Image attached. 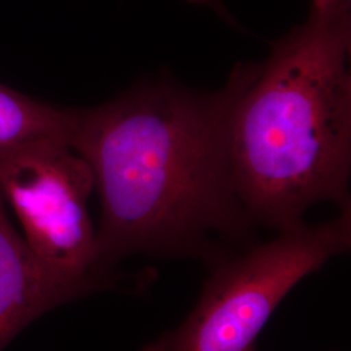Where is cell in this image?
<instances>
[{"label": "cell", "mask_w": 351, "mask_h": 351, "mask_svg": "<svg viewBox=\"0 0 351 351\" xmlns=\"http://www.w3.org/2000/svg\"><path fill=\"white\" fill-rule=\"evenodd\" d=\"M261 63L233 66L226 85L198 90L169 75L142 80L112 101L75 108L71 147L101 199L95 272L133 255L198 259L208 267L256 243L234 191L230 129Z\"/></svg>", "instance_id": "1"}, {"label": "cell", "mask_w": 351, "mask_h": 351, "mask_svg": "<svg viewBox=\"0 0 351 351\" xmlns=\"http://www.w3.org/2000/svg\"><path fill=\"white\" fill-rule=\"evenodd\" d=\"M351 0H310L241 95L230 129L234 191L256 226H300L350 206Z\"/></svg>", "instance_id": "2"}, {"label": "cell", "mask_w": 351, "mask_h": 351, "mask_svg": "<svg viewBox=\"0 0 351 351\" xmlns=\"http://www.w3.org/2000/svg\"><path fill=\"white\" fill-rule=\"evenodd\" d=\"M350 247L351 204L326 223H302L232 252L210 265L188 317L139 351H256L259 335L289 293Z\"/></svg>", "instance_id": "3"}, {"label": "cell", "mask_w": 351, "mask_h": 351, "mask_svg": "<svg viewBox=\"0 0 351 351\" xmlns=\"http://www.w3.org/2000/svg\"><path fill=\"white\" fill-rule=\"evenodd\" d=\"M94 177L85 159L62 141H40L0 152V193L38 259L60 276L112 289L123 276L95 272L97 229L88 203Z\"/></svg>", "instance_id": "4"}, {"label": "cell", "mask_w": 351, "mask_h": 351, "mask_svg": "<svg viewBox=\"0 0 351 351\" xmlns=\"http://www.w3.org/2000/svg\"><path fill=\"white\" fill-rule=\"evenodd\" d=\"M110 285L60 276L42 263L11 224L0 193V351L55 307Z\"/></svg>", "instance_id": "5"}, {"label": "cell", "mask_w": 351, "mask_h": 351, "mask_svg": "<svg viewBox=\"0 0 351 351\" xmlns=\"http://www.w3.org/2000/svg\"><path fill=\"white\" fill-rule=\"evenodd\" d=\"M75 116V108L38 101L0 84V152L40 141L71 146Z\"/></svg>", "instance_id": "6"}, {"label": "cell", "mask_w": 351, "mask_h": 351, "mask_svg": "<svg viewBox=\"0 0 351 351\" xmlns=\"http://www.w3.org/2000/svg\"><path fill=\"white\" fill-rule=\"evenodd\" d=\"M186 1L190 4L207 7V8L213 10V12L216 13L219 17H221L229 25L234 26V27L239 26V24L234 21L233 16L228 12V10L224 7V4L221 3V0H186Z\"/></svg>", "instance_id": "7"}]
</instances>
